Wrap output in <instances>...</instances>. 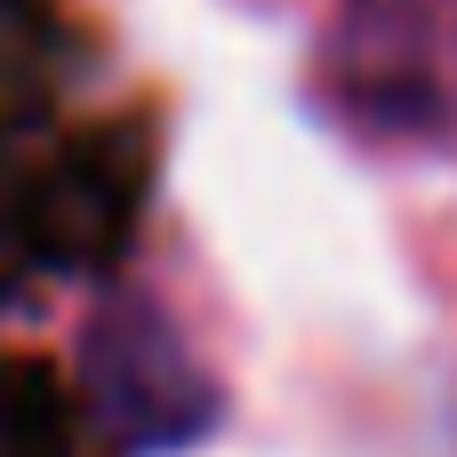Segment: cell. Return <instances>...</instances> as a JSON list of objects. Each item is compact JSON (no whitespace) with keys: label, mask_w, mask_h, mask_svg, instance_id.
Masks as SVG:
<instances>
[{"label":"cell","mask_w":457,"mask_h":457,"mask_svg":"<svg viewBox=\"0 0 457 457\" xmlns=\"http://www.w3.org/2000/svg\"><path fill=\"white\" fill-rule=\"evenodd\" d=\"M80 386L96 426L129 457H185L225 426V386L193 361L153 297H104L80 329Z\"/></svg>","instance_id":"6da1fadb"}]
</instances>
